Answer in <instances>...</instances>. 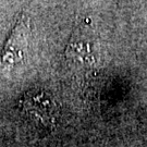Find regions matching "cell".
I'll return each instance as SVG.
<instances>
[{"label": "cell", "instance_id": "cell-1", "mask_svg": "<svg viewBox=\"0 0 147 147\" xmlns=\"http://www.w3.org/2000/svg\"><path fill=\"white\" fill-rule=\"evenodd\" d=\"M31 28L30 20L25 16H21L13 30L11 31L10 36L7 39L5 47L0 56V71L9 72L16 68L19 62H21L25 57V53L28 47Z\"/></svg>", "mask_w": 147, "mask_h": 147}]
</instances>
